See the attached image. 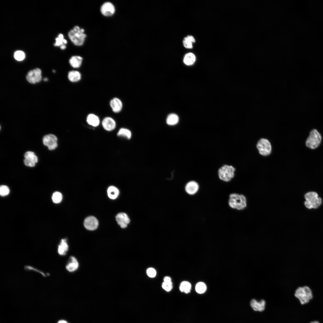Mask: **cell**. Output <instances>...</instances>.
<instances>
[{
	"label": "cell",
	"instance_id": "1",
	"mask_svg": "<svg viewBox=\"0 0 323 323\" xmlns=\"http://www.w3.org/2000/svg\"><path fill=\"white\" fill-rule=\"evenodd\" d=\"M228 204L231 208L238 210H242L247 206V200L246 196L242 194L232 193L229 196Z\"/></svg>",
	"mask_w": 323,
	"mask_h": 323
},
{
	"label": "cell",
	"instance_id": "2",
	"mask_svg": "<svg viewBox=\"0 0 323 323\" xmlns=\"http://www.w3.org/2000/svg\"><path fill=\"white\" fill-rule=\"evenodd\" d=\"M84 32V29L80 28L78 26H76L69 32L68 36L74 45L81 46L83 44L86 37Z\"/></svg>",
	"mask_w": 323,
	"mask_h": 323
},
{
	"label": "cell",
	"instance_id": "3",
	"mask_svg": "<svg viewBox=\"0 0 323 323\" xmlns=\"http://www.w3.org/2000/svg\"><path fill=\"white\" fill-rule=\"evenodd\" d=\"M294 295L302 304L308 303L313 298L312 291L307 286L298 287L295 290Z\"/></svg>",
	"mask_w": 323,
	"mask_h": 323
},
{
	"label": "cell",
	"instance_id": "4",
	"mask_svg": "<svg viewBox=\"0 0 323 323\" xmlns=\"http://www.w3.org/2000/svg\"><path fill=\"white\" fill-rule=\"evenodd\" d=\"M235 171V169L233 166L224 165L218 170L219 178L223 181L228 182L234 177Z\"/></svg>",
	"mask_w": 323,
	"mask_h": 323
},
{
	"label": "cell",
	"instance_id": "5",
	"mask_svg": "<svg viewBox=\"0 0 323 323\" xmlns=\"http://www.w3.org/2000/svg\"><path fill=\"white\" fill-rule=\"evenodd\" d=\"M322 140L320 134L316 129H312L306 141V145L308 147L315 149L320 144Z\"/></svg>",
	"mask_w": 323,
	"mask_h": 323
},
{
	"label": "cell",
	"instance_id": "6",
	"mask_svg": "<svg viewBox=\"0 0 323 323\" xmlns=\"http://www.w3.org/2000/svg\"><path fill=\"white\" fill-rule=\"evenodd\" d=\"M304 197L306 199L304 204L308 208H317L322 203L321 199L318 197V194L315 192H308L305 195Z\"/></svg>",
	"mask_w": 323,
	"mask_h": 323
},
{
	"label": "cell",
	"instance_id": "7",
	"mask_svg": "<svg viewBox=\"0 0 323 323\" xmlns=\"http://www.w3.org/2000/svg\"><path fill=\"white\" fill-rule=\"evenodd\" d=\"M256 147L259 154L263 156L270 155L272 151V146L270 141L267 139L262 138L258 141Z\"/></svg>",
	"mask_w": 323,
	"mask_h": 323
},
{
	"label": "cell",
	"instance_id": "8",
	"mask_svg": "<svg viewBox=\"0 0 323 323\" xmlns=\"http://www.w3.org/2000/svg\"><path fill=\"white\" fill-rule=\"evenodd\" d=\"M42 71L37 68L29 71L26 76L27 80L29 83L35 84L40 82L42 79Z\"/></svg>",
	"mask_w": 323,
	"mask_h": 323
},
{
	"label": "cell",
	"instance_id": "9",
	"mask_svg": "<svg viewBox=\"0 0 323 323\" xmlns=\"http://www.w3.org/2000/svg\"><path fill=\"white\" fill-rule=\"evenodd\" d=\"M57 138L54 135L49 134L44 136L43 138L44 145L48 147L50 150L55 149L57 146Z\"/></svg>",
	"mask_w": 323,
	"mask_h": 323
},
{
	"label": "cell",
	"instance_id": "10",
	"mask_svg": "<svg viewBox=\"0 0 323 323\" xmlns=\"http://www.w3.org/2000/svg\"><path fill=\"white\" fill-rule=\"evenodd\" d=\"M199 188V184L194 181H191L185 185V190L186 193L190 196H193L198 192Z\"/></svg>",
	"mask_w": 323,
	"mask_h": 323
},
{
	"label": "cell",
	"instance_id": "11",
	"mask_svg": "<svg viewBox=\"0 0 323 323\" xmlns=\"http://www.w3.org/2000/svg\"><path fill=\"white\" fill-rule=\"evenodd\" d=\"M24 163L26 166L33 167L38 162V157L33 152H27L24 155Z\"/></svg>",
	"mask_w": 323,
	"mask_h": 323
},
{
	"label": "cell",
	"instance_id": "12",
	"mask_svg": "<svg viewBox=\"0 0 323 323\" xmlns=\"http://www.w3.org/2000/svg\"><path fill=\"white\" fill-rule=\"evenodd\" d=\"M85 228L89 230H94L97 227L98 222L97 219L93 216H89L86 217L84 223Z\"/></svg>",
	"mask_w": 323,
	"mask_h": 323
},
{
	"label": "cell",
	"instance_id": "13",
	"mask_svg": "<svg viewBox=\"0 0 323 323\" xmlns=\"http://www.w3.org/2000/svg\"><path fill=\"white\" fill-rule=\"evenodd\" d=\"M116 220L122 228H126L130 222V219L127 214L123 212L118 213L116 216Z\"/></svg>",
	"mask_w": 323,
	"mask_h": 323
},
{
	"label": "cell",
	"instance_id": "14",
	"mask_svg": "<svg viewBox=\"0 0 323 323\" xmlns=\"http://www.w3.org/2000/svg\"><path fill=\"white\" fill-rule=\"evenodd\" d=\"M100 11L104 16H110L115 13V8L113 5L110 2H106L101 6Z\"/></svg>",
	"mask_w": 323,
	"mask_h": 323
},
{
	"label": "cell",
	"instance_id": "15",
	"mask_svg": "<svg viewBox=\"0 0 323 323\" xmlns=\"http://www.w3.org/2000/svg\"><path fill=\"white\" fill-rule=\"evenodd\" d=\"M102 124L103 128L107 131H111L116 127L115 121L112 118L107 117L105 118L102 120Z\"/></svg>",
	"mask_w": 323,
	"mask_h": 323
},
{
	"label": "cell",
	"instance_id": "16",
	"mask_svg": "<svg viewBox=\"0 0 323 323\" xmlns=\"http://www.w3.org/2000/svg\"><path fill=\"white\" fill-rule=\"evenodd\" d=\"M110 105L112 111L115 113L120 112L123 107L122 101L117 97H114L111 100Z\"/></svg>",
	"mask_w": 323,
	"mask_h": 323
},
{
	"label": "cell",
	"instance_id": "17",
	"mask_svg": "<svg viewBox=\"0 0 323 323\" xmlns=\"http://www.w3.org/2000/svg\"><path fill=\"white\" fill-rule=\"evenodd\" d=\"M250 304L254 310L261 312L265 309L266 302L263 300L258 301L255 299H252L250 301Z\"/></svg>",
	"mask_w": 323,
	"mask_h": 323
},
{
	"label": "cell",
	"instance_id": "18",
	"mask_svg": "<svg viewBox=\"0 0 323 323\" xmlns=\"http://www.w3.org/2000/svg\"><path fill=\"white\" fill-rule=\"evenodd\" d=\"M68 249L67 239L65 238L62 239L57 246V251L58 254L60 256L65 255Z\"/></svg>",
	"mask_w": 323,
	"mask_h": 323
},
{
	"label": "cell",
	"instance_id": "19",
	"mask_svg": "<svg viewBox=\"0 0 323 323\" xmlns=\"http://www.w3.org/2000/svg\"><path fill=\"white\" fill-rule=\"evenodd\" d=\"M78 267L79 263L76 258L74 256H71L65 266L66 270L69 272H72L76 270Z\"/></svg>",
	"mask_w": 323,
	"mask_h": 323
},
{
	"label": "cell",
	"instance_id": "20",
	"mask_svg": "<svg viewBox=\"0 0 323 323\" xmlns=\"http://www.w3.org/2000/svg\"><path fill=\"white\" fill-rule=\"evenodd\" d=\"M86 121L90 125L94 127L99 125L100 121L99 117L94 114H89L86 118Z\"/></svg>",
	"mask_w": 323,
	"mask_h": 323
},
{
	"label": "cell",
	"instance_id": "21",
	"mask_svg": "<svg viewBox=\"0 0 323 323\" xmlns=\"http://www.w3.org/2000/svg\"><path fill=\"white\" fill-rule=\"evenodd\" d=\"M83 58L80 56H75L72 57L69 59V62L71 66L74 68L80 67L82 63Z\"/></svg>",
	"mask_w": 323,
	"mask_h": 323
},
{
	"label": "cell",
	"instance_id": "22",
	"mask_svg": "<svg viewBox=\"0 0 323 323\" xmlns=\"http://www.w3.org/2000/svg\"><path fill=\"white\" fill-rule=\"evenodd\" d=\"M80 73L77 71H71L68 72V78L69 80L72 82H76L79 81L81 79Z\"/></svg>",
	"mask_w": 323,
	"mask_h": 323
},
{
	"label": "cell",
	"instance_id": "23",
	"mask_svg": "<svg viewBox=\"0 0 323 323\" xmlns=\"http://www.w3.org/2000/svg\"><path fill=\"white\" fill-rule=\"evenodd\" d=\"M179 121V117L178 115L175 113H171L167 116L166 122L167 124L173 126L177 124Z\"/></svg>",
	"mask_w": 323,
	"mask_h": 323
},
{
	"label": "cell",
	"instance_id": "24",
	"mask_svg": "<svg viewBox=\"0 0 323 323\" xmlns=\"http://www.w3.org/2000/svg\"><path fill=\"white\" fill-rule=\"evenodd\" d=\"M195 56L192 53H188L186 54L183 59L184 63L188 65H193L195 62Z\"/></svg>",
	"mask_w": 323,
	"mask_h": 323
},
{
	"label": "cell",
	"instance_id": "25",
	"mask_svg": "<svg viewBox=\"0 0 323 323\" xmlns=\"http://www.w3.org/2000/svg\"><path fill=\"white\" fill-rule=\"evenodd\" d=\"M107 193L108 196L110 199H115L118 196L119 191L117 188L112 186L108 188Z\"/></svg>",
	"mask_w": 323,
	"mask_h": 323
},
{
	"label": "cell",
	"instance_id": "26",
	"mask_svg": "<svg viewBox=\"0 0 323 323\" xmlns=\"http://www.w3.org/2000/svg\"><path fill=\"white\" fill-rule=\"evenodd\" d=\"M195 42L194 37L191 35L185 37L183 41L184 46L188 48H191L193 47L192 43Z\"/></svg>",
	"mask_w": 323,
	"mask_h": 323
},
{
	"label": "cell",
	"instance_id": "27",
	"mask_svg": "<svg viewBox=\"0 0 323 323\" xmlns=\"http://www.w3.org/2000/svg\"><path fill=\"white\" fill-rule=\"evenodd\" d=\"M118 136L125 137L128 139H130L132 136L131 132L128 129L125 128H121L117 133Z\"/></svg>",
	"mask_w": 323,
	"mask_h": 323
},
{
	"label": "cell",
	"instance_id": "28",
	"mask_svg": "<svg viewBox=\"0 0 323 323\" xmlns=\"http://www.w3.org/2000/svg\"><path fill=\"white\" fill-rule=\"evenodd\" d=\"M191 288V285L188 282L184 281L181 283L180 287V291L182 292L188 293L190 291Z\"/></svg>",
	"mask_w": 323,
	"mask_h": 323
},
{
	"label": "cell",
	"instance_id": "29",
	"mask_svg": "<svg viewBox=\"0 0 323 323\" xmlns=\"http://www.w3.org/2000/svg\"><path fill=\"white\" fill-rule=\"evenodd\" d=\"M206 290V286L205 283L202 282L198 283L195 287L196 292L199 294H202L205 292Z\"/></svg>",
	"mask_w": 323,
	"mask_h": 323
},
{
	"label": "cell",
	"instance_id": "30",
	"mask_svg": "<svg viewBox=\"0 0 323 323\" xmlns=\"http://www.w3.org/2000/svg\"><path fill=\"white\" fill-rule=\"evenodd\" d=\"M25 57V54L22 51L18 50L16 51L14 53V57L17 61H22L24 59Z\"/></svg>",
	"mask_w": 323,
	"mask_h": 323
},
{
	"label": "cell",
	"instance_id": "31",
	"mask_svg": "<svg viewBox=\"0 0 323 323\" xmlns=\"http://www.w3.org/2000/svg\"><path fill=\"white\" fill-rule=\"evenodd\" d=\"M52 199L53 202L56 203L60 202L62 199V195L59 192H54L52 196Z\"/></svg>",
	"mask_w": 323,
	"mask_h": 323
},
{
	"label": "cell",
	"instance_id": "32",
	"mask_svg": "<svg viewBox=\"0 0 323 323\" xmlns=\"http://www.w3.org/2000/svg\"><path fill=\"white\" fill-rule=\"evenodd\" d=\"M24 268L26 270L34 271L37 272L44 277H46L49 275L48 274V273H45L31 266H25Z\"/></svg>",
	"mask_w": 323,
	"mask_h": 323
},
{
	"label": "cell",
	"instance_id": "33",
	"mask_svg": "<svg viewBox=\"0 0 323 323\" xmlns=\"http://www.w3.org/2000/svg\"><path fill=\"white\" fill-rule=\"evenodd\" d=\"M10 190L9 188L5 185H1L0 187V194L2 196L7 195L9 193Z\"/></svg>",
	"mask_w": 323,
	"mask_h": 323
},
{
	"label": "cell",
	"instance_id": "34",
	"mask_svg": "<svg viewBox=\"0 0 323 323\" xmlns=\"http://www.w3.org/2000/svg\"><path fill=\"white\" fill-rule=\"evenodd\" d=\"M56 42L54 44L55 46H60L63 44H65L63 42L64 36L63 34H60L58 37L56 38Z\"/></svg>",
	"mask_w": 323,
	"mask_h": 323
},
{
	"label": "cell",
	"instance_id": "35",
	"mask_svg": "<svg viewBox=\"0 0 323 323\" xmlns=\"http://www.w3.org/2000/svg\"><path fill=\"white\" fill-rule=\"evenodd\" d=\"M162 287L165 291L169 292L172 289V282H164L162 284Z\"/></svg>",
	"mask_w": 323,
	"mask_h": 323
},
{
	"label": "cell",
	"instance_id": "36",
	"mask_svg": "<svg viewBox=\"0 0 323 323\" xmlns=\"http://www.w3.org/2000/svg\"><path fill=\"white\" fill-rule=\"evenodd\" d=\"M147 273L149 277L153 278L156 275V271L155 269L152 268H148L147 271Z\"/></svg>",
	"mask_w": 323,
	"mask_h": 323
},
{
	"label": "cell",
	"instance_id": "37",
	"mask_svg": "<svg viewBox=\"0 0 323 323\" xmlns=\"http://www.w3.org/2000/svg\"><path fill=\"white\" fill-rule=\"evenodd\" d=\"M164 282H170L171 281V278L168 276L165 277L164 278Z\"/></svg>",
	"mask_w": 323,
	"mask_h": 323
},
{
	"label": "cell",
	"instance_id": "38",
	"mask_svg": "<svg viewBox=\"0 0 323 323\" xmlns=\"http://www.w3.org/2000/svg\"><path fill=\"white\" fill-rule=\"evenodd\" d=\"M60 48L62 50L65 49L66 48V46L65 44H63L61 45L60 46Z\"/></svg>",
	"mask_w": 323,
	"mask_h": 323
},
{
	"label": "cell",
	"instance_id": "39",
	"mask_svg": "<svg viewBox=\"0 0 323 323\" xmlns=\"http://www.w3.org/2000/svg\"><path fill=\"white\" fill-rule=\"evenodd\" d=\"M58 323H67V322L65 321L62 320L59 321Z\"/></svg>",
	"mask_w": 323,
	"mask_h": 323
},
{
	"label": "cell",
	"instance_id": "40",
	"mask_svg": "<svg viewBox=\"0 0 323 323\" xmlns=\"http://www.w3.org/2000/svg\"><path fill=\"white\" fill-rule=\"evenodd\" d=\"M63 42L65 44L67 43V41L65 39H64L63 40Z\"/></svg>",
	"mask_w": 323,
	"mask_h": 323
},
{
	"label": "cell",
	"instance_id": "41",
	"mask_svg": "<svg viewBox=\"0 0 323 323\" xmlns=\"http://www.w3.org/2000/svg\"><path fill=\"white\" fill-rule=\"evenodd\" d=\"M310 323H319V322L317 321H314L311 322Z\"/></svg>",
	"mask_w": 323,
	"mask_h": 323
},
{
	"label": "cell",
	"instance_id": "42",
	"mask_svg": "<svg viewBox=\"0 0 323 323\" xmlns=\"http://www.w3.org/2000/svg\"><path fill=\"white\" fill-rule=\"evenodd\" d=\"M43 80H44V81H48V79L47 78L45 77V78H44L43 79Z\"/></svg>",
	"mask_w": 323,
	"mask_h": 323
},
{
	"label": "cell",
	"instance_id": "43",
	"mask_svg": "<svg viewBox=\"0 0 323 323\" xmlns=\"http://www.w3.org/2000/svg\"><path fill=\"white\" fill-rule=\"evenodd\" d=\"M52 71H53V72H54V73H55V70H53Z\"/></svg>",
	"mask_w": 323,
	"mask_h": 323
}]
</instances>
